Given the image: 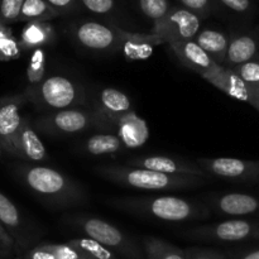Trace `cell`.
Returning a JSON list of instances; mask_svg holds the SVG:
<instances>
[{"instance_id":"obj_1","label":"cell","mask_w":259,"mask_h":259,"mask_svg":"<svg viewBox=\"0 0 259 259\" xmlns=\"http://www.w3.org/2000/svg\"><path fill=\"white\" fill-rule=\"evenodd\" d=\"M23 184L43 204L53 209H71L88 202L85 187L63 172L39 164H25L18 168Z\"/></svg>"},{"instance_id":"obj_2","label":"cell","mask_w":259,"mask_h":259,"mask_svg":"<svg viewBox=\"0 0 259 259\" xmlns=\"http://www.w3.org/2000/svg\"><path fill=\"white\" fill-rule=\"evenodd\" d=\"M108 204L136 217L164 223L204 220L211 212L204 202L177 196L120 197L109 200Z\"/></svg>"},{"instance_id":"obj_3","label":"cell","mask_w":259,"mask_h":259,"mask_svg":"<svg viewBox=\"0 0 259 259\" xmlns=\"http://www.w3.org/2000/svg\"><path fill=\"white\" fill-rule=\"evenodd\" d=\"M96 175L111 184L120 185L139 191L168 192L180 190L195 189L204 186L209 179L192 175H168L149 171L144 168L126 166V164H108L94 168Z\"/></svg>"},{"instance_id":"obj_4","label":"cell","mask_w":259,"mask_h":259,"mask_svg":"<svg viewBox=\"0 0 259 259\" xmlns=\"http://www.w3.org/2000/svg\"><path fill=\"white\" fill-rule=\"evenodd\" d=\"M34 126L42 133L55 137L76 136L90 129L113 132L111 123L103 114L95 109L82 108H71L47 113L35 120Z\"/></svg>"},{"instance_id":"obj_5","label":"cell","mask_w":259,"mask_h":259,"mask_svg":"<svg viewBox=\"0 0 259 259\" xmlns=\"http://www.w3.org/2000/svg\"><path fill=\"white\" fill-rule=\"evenodd\" d=\"M25 94L29 101L50 113L80 108L86 104L83 86L76 80L62 75L48 76L38 85L29 86Z\"/></svg>"},{"instance_id":"obj_6","label":"cell","mask_w":259,"mask_h":259,"mask_svg":"<svg viewBox=\"0 0 259 259\" xmlns=\"http://www.w3.org/2000/svg\"><path fill=\"white\" fill-rule=\"evenodd\" d=\"M70 222L82 230L86 237L103 244L121 259H146L141 240H136L106 220L90 215H76Z\"/></svg>"},{"instance_id":"obj_7","label":"cell","mask_w":259,"mask_h":259,"mask_svg":"<svg viewBox=\"0 0 259 259\" xmlns=\"http://www.w3.org/2000/svg\"><path fill=\"white\" fill-rule=\"evenodd\" d=\"M182 237L201 243H242L259 239V220L235 218L199 225L182 233Z\"/></svg>"},{"instance_id":"obj_8","label":"cell","mask_w":259,"mask_h":259,"mask_svg":"<svg viewBox=\"0 0 259 259\" xmlns=\"http://www.w3.org/2000/svg\"><path fill=\"white\" fill-rule=\"evenodd\" d=\"M196 163L209 179L222 180L234 184H257L259 182V161L229 158H199Z\"/></svg>"},{"instance_id":"obj_9","label":"cell","mask_w":259,"mask_h":259,"mask_svg":"<svg viewBox=\"0 0 259 259\" xmlns=\"http://www.w3.org/2000/svg\"><path fill=\"white\" fill-rule=\"evenodd\" d=\"M201 19L184 7H174L166 17L153 24L151 33L158 35L163 43L194 40L200 32Z\"/></svg>"},{"instance_id":"obj_10","label":"cell","mask_w":259,"mask_h":259,"mask_svg":"<svg viewBox=\"0 0 259 259\" xmlns=\"http://www.w3.org/2000/svg\"><path fill=\"white\" fill-rule=\"evenodd\" d=\"M72 37L78 46L85 50L94 52H111L120 50L121 27L86 20L77 23L72 28Z\"/></svg>"},{"instance_id":"obj_11","label":"cell","mask_w":259,"mask_h":259,"mask_svg":"<svg viewBox=\"0 0 259 259\" xmlns=\"http://www.w3.org/2000/svg\"><path fill=\"white\" fill-rule=\"evenodd\" d=\"M27 101L29 99L25 91L0 99V147L13 156H15V139L24 120L20 110Z\"/></svg>"},{"instance_id":"obj_12","label":"cell","mask_w":259,"mask_h":259,"mask_svg":"<svg viewBox=\"0 0 259 259\" xmlns=\"http://www.w3.org/2000/svg\"><path fill=\"white\" fill-rule=\"evenodd\" d=\"M126 166L137 168L149 169V171L162 172L168 175H192V176L209 177L204 174L196 161H189L179 157L163 156V154H148V156L132 157L125 162ZM210 180V179H209Z\"/></svg>"},{"instance_id":"obj_13","label":"cell","mask_w":259,"mask_h":259,"mask_svg":"<svg viewBox=\"0 0 259 259\" xmlns=\"http://www.w3.org/2000/svg\"><path fill=\"white\" fill-rule=\"evenodd\" d=\"M207 206L220 215L244 218L259 215V197L244 192L215 194L207 199Z\"/></svg>"},{"instance_id":"obj_14","label":"cell","mask_w":259,"mask_h":259,"mask_svg":"<svg viewBox=\"0 0 259 259\" xmlns=\"http://www.w3.org/2000/svg\"><path fill=\"white\" fill-rule=\"evenodd\" d=\"M202 78L230 98L252 106L254 105V91L242 80V77L233 68L224 65H218L214 70L202 76Z\"/></svg>"},{"instance_id":"obj_15","label":"cell","mask_w":259,"mask_h":259,"mask_svg":"<svg viewBox=\"0 0 259 259\" xmlns=\"http://www.w3.org/2000/svg\"><path fill=\"white\" fill-rule=\"evenodd\" d=\"M111 125L113 132L120 138L125 148H139L144 146L151 134L148 123L137 115L134 110L111 121Z\"/></svg>"},{"instance_id":"obj_16","label":"cell","mask_w":259,"mask_h":259,"mask_svg":"<svg viewBox=\"0 0 259 259\" xmlns=\"http://www.w3.org/2000/svg\"><path fill=\"white\" fill-rule=\"evenodd\" d=\"M168 46L185 67L200 75L201 77L219 65L195 40L175 42L169 43Z\"/></svg>"},{"instance_id":"obj_17","label":"cell","mask_w":259,"mask_h":259,"mask_svg":"<svg viewBox=\"0 0 259 259\" xmlns=\"http://www.w3.org/2000/svg\"><path fill=\"white\" fill-rule=\"evenodd\" d=\"M163 43L158 35L153 33H136L121 28L120 50L126 61H144L153 53L156 46Z\"/></svg>"},{"instance_id":"obj_18","label":"cell","mask_w":259,"mask_h":259,"mask_svg":"<svg viewBox=\"0 0 259 259\" xmlns=\"http://www.w3.org/2000/svg\"><path fill=\"white\" fill-rule=\"evenodd\" d=\"M15 156L32 163H42L48 159L47 149L28 118L23 120L15 139Z\"/></svg>"},{"instance_id":"obj_19","label":"cell","mask_w":259,"mask_h":259,"mask_svg":"<svg viewBox=\"0 0 259 259\" xmlns=\"http://www.w3.org/2000/svg\"><path fill=\"white\" fill-rule=\"evenodd\" d=\"M259 55V34L249 32L234 33L229 37L224 66L235 67L252 61Z\"/></svg>"},{"instance_id":"obj_20","label":"cell","mask_w":259,"mask_h":259,"mask_svg":"<svg viewBox=\"0 0 259 259\" xmlns=\"http://www.w3.org/2000/svg\"><path fill=\"white\" fill-rule=\"evenodd\" d=\"M94 109L103 114L111 123L133 111V104L131 98L123 91L114 88H104L99 90L96 95Z\"/></svg>"},{"instance_id":"obj_21","label":"cell","mask_w":259,"mask_h":259,"mask_svg":"<svg viewBox=\"0 0 259 259\" xmlns=\"http://www.w3.org/2000/svg\"><path fill=\"white\" fill-rule=\"evenodd\" d=\"M195 42L219 65H224L227 60L229 37L222 30L206 28L197 33Z\"/></svg>"},{"instance_id":"obj_22","label":"cell","mask_w":259,"mask_h":259,"mask_svg":"<svg viewBox=\"0 0 259 259\" xmlns=\"http://www.w3.org/2000/svg\"><path fill=\"white\" fill-rule=\"evenodd\" d=\"M125 146L113 132H100L90 136L82 143V152L89 156H111L123 152Z\"/></svg>"},{"instance_id":"obj_23","label":"cell","mask_w":259,"mask_h":259,"mask_svg":"<svg viewBox=\"0 0 259 259\" xmlns=\"http://www.w3.org/2000/svg\"><path fill=\"white\" fill-rule=\"evenodd\" d=\"M55 30L48 22H30L25 25L20 35L19 46L22 50H38L51 45L55 40Z\"/></svg>"},{"instance_id":"obj_24","label":"cell","mask_w":259,"mask_h":259,"mask_svg":"<svg viewBox=\"0 0 259 259\" xmlns=\"http://www.w3.org/2000/svg\"><path fill=\"white\" fill-rule=\"evenodd\" d=\"M146 259H186V249L157 237H142Z\"/></svg>"},{"instance_id":"obj_25","label":"cell","mask_w":259,"mask_h":259,"mask_svg":"<svg viewBox=\"0 0 259 259\" xmlns=\"http://www.w3.org/2000/svg\"><path fill=\"white\" fill-rule=\"evenodd\" d=\"M60 13L53 9L46 0H24L19 20L25 22H50L60 17Z\"/></svg>"},{"instance_id":"obj_26","label":"cell","mask_w":259,"mask_h":259,"mask_svg":"<svg viewBox=\"0 0 259 259\" xmlns=\"http://www.w3.org/2000/svg\"><path fill=\"white\" fill-rule=\"evenodd\" d=\"M81 253L86 259H121L103 244L89 237H80L66 242Z\"/></svg>"},{"instance_id":"obj_27","label":"cell","mask_w":259,"mask_h":259,"mask_svg":"<svg viewBox=\"0 0 259 259\" xmlns=\"http://www.w3.org/2000/svg\"><path fill=\"white\" fill-rule=\"evenodd\" d=\"M0 223L8 230H10V233H12L15 239L18 240L19 238H22L23 220L22 217H20L19 210L2 192H0Z\"/></svg>"},{"instance_id":"obj_28","label":"cell","mask_w":259,"mask_h":259,"mask_svg":"<svg viewBox=\"0 0 259 259\" xmlns=\"http://www.w3.org/2000/svg\"><path fill=\"white\" fill-rule=\"evenodd\" d=\"M46 71H47V53L42 48H38L33 51L27 67V78L29 86H35L42 82L46 78Z\"/></svg>"},{"instance_id":"obj_29","label":"cell","mask_w":259,"mask_h":259,"mask_svg":"<svg viewBox=\"0 0 259 259\" xmlns=\"http://www.w3.org/2000/svg\"><path fill=\"white\" fill-rule=\"evenodd\" d=\"M137 5L139 12L152 20L153 24L163 19L171 9L168 0H132Z\"/></svg>"},{"instance_id":"obj_30","label":"cell","mask_w":259,"mask_h":259,"mask_svg":"<svg viewBox=\"0 0 259 259\" xmlns=\"http://www.w3.org/2000/svg\"><path fill=\"white\" fill-rule=\"evenodd\" d=\"M81 5L86 8L90 13L100 17H109L111 19V24L115 25V17H118L121 9H119V4L116 0H80Z\"/></svg>"},{"instance_id":"obj_31","label":"cell","mask_w":259,"mask_h":259,"mask_svg":"<svg viewBox=\"0 0 259 259\" xmlns=\"http://www.w3.org/2000/svg\"><path fill=\"white\" fill-rule=\"evenodd\" d=\"M19 42L10 33L9 28L0 22V61L15 60L20 56Z\"/></svg>"},{"instance_id":"obj_32","label":"cell","mask_w":259,"mask_h":259,"mask_svg":"<svg viewBox=\"0 0 259 259\" xmlns=\"http://www.w3.org/2000/svg\"><path fill=\"white\" fill-rule=\"evenodd\" d=\"M230 68H233L242 77V80L254 91L255 95V90L259 88V55L249 62Z\"/></svg>"},{"instance_id":"obj_33","label":"cell","mask_w":259,"mask_h":259,"mask_svg":"<svg viewBox=\"0 0 259 259\" xmlns=\"http://www.w3.org/2000/svg\"><path fill=\"white\" fill-rule=\"evenodd\" d=\"M24 0H2L0 3V22L7 23L19 20Z\"/></svg>"},{"instance_id":"obj_34","label":"cell","mask_w":259,"mask_h":259,"mask_svg":"<svg viewBox=\"0 0 259 259\" xmlns=\"http://www.w3.org/2000/svg\"><path fill=\"white\" fill-rule=\"evenodd\" d=\"M46 249L50 250L56 259H86L78 250L67 243H42Z\"/></svg>"},{"instance_id":"obj_35","label":"cell","mask_w":259,"mask_h":259,"mask_svg":"<svg viewBox=\"0 0 259 259\" xmlns=\"http://www.w3.org/2000/svg\"><path fill=\"white\" fill-rule=\"evenodd\" d=\"M232 253L214 248H187L186 259H230Z\"/></svg>"},{"instance_id":"obj_36","label":"cell","mask_w":259,"mask_h":259,"mask_svg":"<svg viewBox=\"0 0 259 259\" xmlns=\"http://www.w3.org/2000/svg\"><path fill=\"white\" fill-rule=\"evenodd\" d=\"M181 5L195 13L200 19H205L212 10V0H179Z\"/></svg>"},{"instance_id":"obj_37","label":"cell","mask_w":259,"mask_h":259,"mask_svg":"<svg viewBox=\"0 0 259 259\" xmlns=\"http://www.w3.org/2000/svg\"><path fill=\"white\" fill-rule=\"evenodd\" d=\"M219 7L224 8L225 10L234 14L243 15L247 14L252 9V2L250 0H212Z\"/></svg>"},{"instance_id":"obj_38","label":"cell","mask_w":259,"mask_h":259,"mask_svg":"<svg viewBox=\"0 0 259 259\" xmlns=\"http://www.w3.org/2000/svg\"><path fill=\"white\" fill-rule=\"evenodd\" d=\"M53 9L57 10L61 15L71 14L78 10L80 7V0H46Z\"/></svg>"},{"instance_id":"obj_39","label":"cell","mask_w":259,"mask_h":259,"mask_svg":"<svg viewBox=\"0 0 259 259\" xmlns=\"http://www.w3.org/2000/svg\"><path fill=\"white\" fill-rule=\"evenodd\" d=\"M15 247L14 237L8 232L7 228L0 223V248L4 250L5 253H10Z\"/></svg>"},{"instance_id":"obj_40","label":"cell","mask_w":259,"mask_h":259,"mask_svg":"<svg viewBox=\"0 0 259 259\" xmlns=\"http://www.w3.org/2000/svg\"><path fill=\"white\" fill-rule=\"evenodd\" d=\"M230 259H259V248L247 250V252L238 253V254H232Z\"/></svg>"},{"instance_id":"obj_41","label":"cell","mask_w":259,"mask_h":259,"mask_svg":"<svg viewBox=\"0 0 259 259\" xmlns=\"http://www.w3.org/2000/svg\"><path fill=\"white\" fill-rule=\"evenodd\" d=\"M253 108L257 109L259 111V88L255 90V95H254V105H253Z\"/></svg>"},{"instance_id":"obj_42","label":"cell","mask_w":259,"mask_h":259,"mask_svg":"<svg viewBox=\"0 0 259 259\" xmlns=\"http://www.w3.org/2000/svg\"><path fill=\"white\" fill-rule=\"evenodd\" d=\"M257 33L259 34V27H258V29H257Z\"/></svg>"},{"instance_id":"obj_43","label":"cell","mask_w":259,"mask_h":259,"mask_svg":"<svg viewBox=\"0 0 259 259\" xmlns=\"http://www.w3.org/2000/svg\"><path fill=\"white\" fill-rule=\"evenodd\" d=\"M0 149H3V148H2V147H0ZM0 153H2V151H0Z\"/></svg>"},{"instance_id":"obj_44","label":"cell","mask_w":259,"mask_h":259,"mask_svg":"<svg viewBox=\"0 0 259 259\" xmlns=\"http://www.w3.org/2000/svg\"><path fill=\"white\" fill-rule=\"evenodd\" d=\"M18 259H23V258H20V257H19V258H18Z\"/></svg>"}]
</instances>
